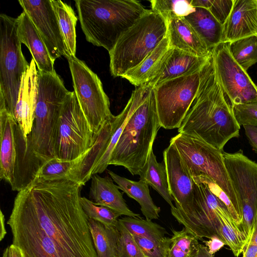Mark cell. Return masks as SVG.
I'll return each mask as SVG.
<instances>
[{"label":"cell","mask_w":257,"mask_h":257,"mask_svg":"<svg viewBox=\"0 0 257 257\" xmlns=\"http://www.w3.org/2000/svg\"><path fill=\"white\" fill-rule=\"evenodd\" d=\"M80 184L34 179L18 192L7 224L23 257H98Z\"/></svg>","instance_id":"6da1fadb"},{"label":"cell","mask_w":257,"mask_h":257,"mask_svg":"<svg viewBox=\"0 0 257 257\" xmlns=\"http://www.w3.org/2000/svg\"><path fill=\"white\" fill-rule=\"evenodd\" d=\"M240 126L218 81L211 53L202 69L196 96L178 133L199 139L222 151L230 140L238 137Z\"/></svg>","instance_id":"7a4b0ae2"},{"label":"cell","mask_w":257,"mask_h":257,"mask_svg":"<svg viewBox=\"0 0 257 257\" xmlns=\"http://www.w3.org/2000/svg\"><path fill=\"white\" fill-rule=\"evenodd\" d=\"M127 102L130 113L108 164L122 166L132 175L140 176L161 127L154 88L138 86Z\"/></svg>","instance_id":"3957f363"},{"label":"cell","mask_w":257,"mask_h":257,"mask_svg":"<svg viewBox=\"0 0 257 257\" xmlns=\"http://www.w3.org/2000/svg\"><path fill=\"white\" fill-rule=\"evenodd\" d=\"M86 40L109 53L120 37L148 11L136 0H76Z\"/></svg>","instance_id":"277c9868"},{"label":"cell","mask_w":257,"mask_h":257,"mask_svg":"<svg viewBox=\"0 0 257 257\" xmlns=\"http://www.w3.org/2000/svg\"><path fill=\"white\" fill-rule=\"evenodd\" d=\"M38 96L34 119L27 137L30 158L41 166L55 158L54 144L59 118L65 100L70 93L56 71H38Z\"/></svg>","instance_id":"5b68a950"},{"label":"cell","mask_w":257,"mask_h":257,"mask_svg":"<svg viewBox=\"0 0 257 257\" xmlns=\"http://www.w3.org/2000/svg\"><path fill=\"white\" fill-rule=\"evenodd\" d=\"M167 33L166 20L159 14L148 10L109 53L111 75L121 77L139 65L167 36Z\"/></svg>","instance_id":"8992f818"},{"label":"cell","mask_w":257,"mask_h":257,"mask_svg":"<svg viewBox=\"0 0 257 257\" xmlns=\"http://www.w3.org/2000/svg\"><path fill=\"white\" fill-rule=\"evenodd\" d=\"M170 143L177 149L192 177L204 176L226 195L241 223L240 201L231 184L222 151L196 138L178 133Z\"/></svg>","instance_id":"52a82bcc"},{"label":"cell","mask_w":257,"mask_h":257,"mask_svg":"<svg viewBox=\"0 0 257 257\" xmlns=\"http://www.w3.org/2000/svg\"><path fill=\"white\" fill-rule=\"evenodd\" d=\"M17 28V18L0 15V96L12 114L22 76L30 65L22 53Z\"/></svg>","instance_id":"ba28073f"},{"label":"cell","mask_w":257,"mask_h":257,"mask_svg":"<svg viewBox=\"0 0 257 257\" xmlns=\"http://www.w3.org/2000/svg\"><path fill=\"white\" fill-rule=\"evenodd\" d=\"M98 134L91 130L74 92L70 91L64 102L58 122L55 158L63 161L78 158L92 147Z\"/></svg>","instance_id":"9c48e42d"},{"label":"cell","mask_w":257,"mask_h":257,"mask_svg":"<svg viewBox=\"0 0 257 257\" xmlns=\"http://www.w3.org/2000/svg\"><path fill=\"white\" fill-rule=\"evenodd\" d=\"M72 76L74 92L92 132L97 134L114 115L109 100L97 75L76 56L66 57Z\"/></svg>","instance_id":"30bf717a"},{"label":"cell","mask_w":257,"mask_h":257,"mask_svg":"<svg viewBox=\"0 0 257 257\" xmlns=\"http://www.w3.org/2000/svg\"><path fill=\"white\" fill-rule=\"evenodd\" d=\"M202 68L193 74L166 81L154 87L161 127L171 130L180 126L196 96Z\"/></svg>","instance_id":"8fae6325"},{"label":"cell","mask_w":257,"mask_h":257,"mask_svg":"<svg viewBox=\"0 0 257 257\" xmlns=\"http://www.w3.org/2000/svg\"><path fill=\"white\" fill-rule=\"evenodd\" d=\"M192 178L194 182L193 214L184 215L178 211L175 206L171 207V213L198 239L218 236L217 214L227 207L215 192L208 178L203 175Z\"/></svg>","instance_id":"7c38bea8"},{"label":"cell","mask_w":257,"mask_h":257,"mask_svg":"<svg viewBox=\"0 0 257 257\" xmlns=\"http://www.w3.org/2000/svg\"><path fill=\"white\" fill-rule=\"evenodd\" d=\"M223 156L231 184L241 203L242 229L248 242L257 211V163L241 150L234 153L223 152Z\"/></svg>","instance_id":"4fadbf2b"},{"label":"cell","mask_w":257,"mask_h":257,"mask_svg":"<svg viewBox=\"0 0 257 257\" xmlns=\"http://www.w3.org/2000/svg\"><path fill=\"white\" fill-rule=\"evenodd\" d=\"M211 52L218 81L232 106L257 100V85L232 57L229 43L221 42Z\"/></svg>","instance_id":"5bb4252c"},{"label":"cell","mask_w":257,"mask_h":257,"mask_svg":"<svg viewBox=\"0 0 257 257\" xmlns=\"http://www.w3.org/2000/svg\"><path fill=\"white\" fill-rule=\"evenodd\" d=\"M21 6L38 31L53 61L67 52L51 0H19Z\"/></svg>","instance_id":"9a60e30c"},{"label":"cell","mask_w":257,"mask_h":257,"mask_svg":"<svg viewBox=\"0 0 257 257\" xmlns=\"http://www.w3.org/2000/svg\"><path fill=\"white\" fill-rule=\"evenodd\" d=\"M170 193L176 209L189 216L194 212V182L176 148L171 144L163 152Z\"/></svg>","instance_id":"2e32d148"},{"label":"cell","mask_w":257,"mask_h":257,"mask_svg":"<svg viewBox=\"0 0 257 257\" xmlns=\"http://www.w3.org/2000/svg\"><path fill=\"white\" fill-rule=\"evenodd\" d=\"M32 58L22 76L13 115L25 136L30 134L34 119L38 96V70Z\"/></svg>","instance_id":"e0dca14e"},{"label":"cell","mask_w":257,"mask_h":257,"mask_svg":"<svg viewBox=\"0 0 257 257\" xmlns=\"http://www.w3.org/2000/svg\"><path fill=\"white\" fill-rule=\"evenodd\" d=\"M17 123L0 96V179L12 187L15 181L17 151L16 128Z\"/></svg>","instance_id":"ac0fdd59"},{"label":"cell","mask_w":257,"mask_h":257,"mask_svg":"<svg viewBox=\"0 0 257 257\" xmlns=\"http://www.w3.org/2000/svg\"><path fill=\"white\" fill-rule=\"evenodd\" d=\"M252 36H257V0H234L223 25L222 42L231 43Z\"/></svg>","instance_id":"d6986e66"},{"label":"cell","mask_w":257,"mask_h":257,"mask_svg":"<svg viewBox=\"0 0 257 257\" xmlns=\"http://www.w3.org/2000/svg\"><path fill=\"white\" fill-rule=\"evenodd\" d=\"M211 55L198 56L170 47L156 75L146 84L154 88L166 81L196 73L203 67Z\"/></svg>","instance_id":"ffe728a7"},{"label":"cell","mask_w":257,"mask_h":257,"mask_svg":"<svg viewBox=\"0 0 257 257\" xmlns=\"http://www.w3.org/2000/svg\"><path fill=\"white\" fill-rule=\"evenodd\" d=\"M17 19L20 41L29 50L38 70L45 73L55 72L54 61L51 58L38 31L28 14L23 11Z\"/></svg>","instance_id":"44dd1931"},{"label":"cell","mask_w":257,"mask_h":257,"mask_svg":"<svg viewBox=\"0 0 257 257\" xmlns=\"http://www.w3.org/2000/svg\"><path fill=\"white\" fill-rule=\"evenodd\" d=\"M166 21L170 48L198 56L211 55V52L184 18H174Z\"/></svg>","instance_id":"7402d4cb"},{"label":"cell","mask_w":257,"mask_h":257,"mask_svg":"<svg viewBox=\"0 0 257 257\" xmlns=\"http://www.w3.org/2000/svg\"><path fill=\"white\" fill-rule=\"evenodd\" d=\"M91 179L89 198L95 204L106 207L121 215L140 217V214L130 209L118 186L114 184L111 177L94 174Z\"/></svg>","instance_id":"603a6c76"},{"label":"cell","mask_w":257,"mask_h":257,"mask_svg":"<svg viewBox=\"0 0 257 257\" xmlns=\"http://www.w3.org/2000/svg\"><path fill=\"white\" fill-rule=\"evenodd\" d=\"M108 173L119 189L140 204L143 214L148 220L159 217L160 208L154 202L150 193L149 185L144 180L133 181L108 170Z\"/></svg>","instance_id":"cb8c5ba5"},{"label":"cell","mask_w":257,"mask_h":257,"mask_svg":"<svg viewBox=\"0 0 257 257\" xmlns=\"http://www.w3.org/2000/svg\"><path fill=\"white\" fill-rule=\"evenodd\" d=\"M210 51L222 42L223 25L207 9L196 8L184 17Z\"/></svg>","instance_id":"d4e9b609"},{"label":"cell","mask_w":257,"mask_h":257,"mask_svg":"<svg viewBox=\"0 0 257 257\" xmlns=\"http://www.w3.org/2000/svg\"><path fill=\"white\" fill-rule=\"evenodd\" d=\"M169 49V40L166 36L139 65L127 71L121 77L137 87L148 83L156 75Z\"/></svg>","instance_id":"484cf974"},{"label":"cell","mask_w":257,"mask_h":257,"mask_svg":"<svg viewBox=\"0 0 257 257\" xmlns=\"http://www.w3.org/2000/svg\"><path fill=\"white\" fill-rule=\"evenodd\" d=\"M87 152L72 161H63L54 158L45 162L37 171L34 179L39 181L66 180L82 185V163Z\"/></svg>","instance_id":"4316f807"},{"label":"cell","mask_w":257,"mask_h":257,"mask_svg":"<svg viewBox=\"0 0 257 257\" xmlns=\"http://www.w3.org/2000/svg\"><path fill=\"white\" fill-rule=\"evenodd\" d=\"M218 236L227 245L236 257L242 253L248 243L247 236L232 219L227 208L217 214Z\"/></svg>","instance_id":"83f0119b"},{"label":"cell","mask_w":257,"mask_h":257,"mask_svg":"<svg viewBox=\"0 0 257 257\" xmlns=\"http://www.w3.org/2000/svg\"><path fill=\"white\" fill-rule=\"evenodd\" d=\"M140 179L145 181L155 189L170 205L174 206L173 198L168 186L167 175L164 162L159 163L153 150L151 152L147 163L140 175Z\"/></svg>","instance_id":"f1b7e54d"},{"label":"cell","mask_w":257,"mask_h":257,"mask_svg":"<svg viewBox=\"0 0 257 257\" xmlns=\"http://www.w3.org/2000/svg\"><path fill=\"white\" fill-rule=\"evenodd\" d=\"M88 224L98 257H117L118 230L89 219Z\"/></svg>","instance_id":"f546056e"},{"label":"cell","mask_w":257,"mask_h":257,"mask_svg":"<svg viewBox=\"0 0 257 257\" xmlns=\"http://www.w3.org/2000/svg\"><path fill=\"white\" fill-rule=\"evenodd\" d=\"M51 2L58 19L66 50L67 57L75 56L76 26L78 18L72 8L68 4L60 0H51Z\"/></svg>","instance_id":"4dcf8cb0"},{"label":"cell","mask_w":257,"mask_h":257,"mask_svg":"<svg viewBox=\"0 0 257 257\" xmlns=\"http://www.w3.org/2000/svg\"><path fill=\"white\" fill-rule=\"evenodd\" d=\"M230 52L235 61L245 71L257 63V36L229 43Z\"/></svg>","instance_id":"1f68e13d"},{"label":"cell","mask_w":257,"mask_h":257,"mask_svg":"<svg viewBox=\"0 0 257 257\" xmlns=\"http://www.w3.org/2000/svg\"><path fill=\"white\" fill-rule=\"evenodd\" d=\"M173 233L166 257H193L200 244L198 238L185 227Z\"/></svg>","instance_id":"d6a6232c"},{"label":"cell","mask_w":257,"mask_h":257,"mask_svg":"<svg viewBox=\"0 0 257 257\" xmlns=\"http://www.w3.org/2000/svg\"><path fill=\"white\" fill-rule=\"evenodd\" d=\"M118 221L133 235L153 239H161L167 233L165 229L151 220L141 217L126 216Z\"/></svg>","instance_id":"836d02e7"},{"label":"cell","mask_w":257,"mask_h":257,"mask_svg":"<svg viewBox=\"0 0 257 257\" xmlns=\"http://www.w3.org/2000/svg\"><path fill=\"white\" fill-rule=\"evenodd\" d=\"M152 10L161 15L166 21L174 18H184L195 8L191 1L152 0Z\"/></svg>","instance_id":"e575fe53"},{"label":"cell","mask_w":257,"mask_h":257,"mask_svg":"<svg viewBox=\"0 0 257 257\" xmlns=\"http://www.w3.org/2000/svg\"><path fill=\"white\" fill-rule=\"evenodd\" d=\"M80 203L89 219L97 221L106 226L116 227L121 215L106 207L97 205L85 197H80Z\"/></svg>","instance_id":"d590c367"},{"label":"cell","mask_w":257,"mask_h":257,"mask_svg":"<svg viewBox=\"0 0 257 257\" xmlns=\"http://www.w3.org/2000/svg\"><path fill=\"white\" fill-rule=\"evenodd\" d=\"M118 230L117 257H145L135 238L119 221Z\"/></svg>","instance_id":"8d00e7d4"},{"label":"cell","mask_w":257,"mask_h":257,"mask_svg":"<svg viewBox=\"0 0 257 257\" xmlns=\"http://www.w3.org/2000/svg\"><path fill=\"white\" fill-rule=\"evenodd\" d=\"M145 257H166L171 238L153 239L133 235Z\"/></svg>","instance_id":"74e56055"},{"label":"cell","mask_w":257,"mask_h":257,"mask_svg":"<svg viewBox=\"0 0 257 257\" xmlns=\"http://www.w3.org/2000/svg\"><path fill=\"white\" fill-rule=\"evenodd\" d=\"M233 110L240 125L257 127V100L234 105Z\"/></svg>","instance_id":"f35d334b"},{"label":"cell","mask_w":257,"mask_h":257,"mask_svg":"<svg viewBox=\"0 0 257 257\" xmlns=\"http://www.w3.org/2000/svg\"><path fill=\"white\" fill-rule=\"evenodd\" d=\"M234 0H212L208 9L217 21L224 25L233 6Z\"/></svg>","instance_id":"ab89813d"},{"label":"cell","mask_w":257,"mask_h":257,"mask_svg":"<svg viewBox=\"0 0 257 257\" xmlns=\"http://www.w3.org/2000/svg\"><path fill=\"white\" fill-rule=\"evenodd\" d=\"M207 247L209 251L212 254L220 250L225 243L217 236H213L209 238L208 240H203Z\"/></svg>","instance_id":"60d3db41"},{"label":"cell","mask_w":257,"mask_h":257,"mask_svg":"<svg viewBox=\"0 0 257 257\" xmlns=\"http://www.w3.org/2000/svg\"><path fill=\"white\" fill-rule=\"evenodd\" d=\"M245 134L252 149L257 153V127L243 126Z\"/></svg>","instance_id":"b9f144b4"},{"label":"cell","mask_w":257,"mask_h":257,"mask_svg":"<svg viewBox=\"0 0 257 257\" xmlns=\"http://www.w3.org/2000/svg\"><path fill=\"white\" fill-rule=\"evenodd\" d=\"M242 257H257V245L247 243L242 252Z\"/></svg>","instance_id":"7bdbcfd3"},{"label":"cell","mask_w":257,"mask_h":257,"mask_svg":"<svg viewBox=\"0 0 257 257\" xmlns=\"http://www.w3.org/2000/svg\"><path fill=\"white\" fill-rule=\"evenodd\" d=\"M193 257H214V255L209 251L206 246L199 244Z\"/></svg>","instance_id":"ee69618b"},{"label":"cell","mask_w":257,"mask_h":257,"mask_svg":"<svg viewBox=\"0 0 257 257\" xmlns=\"http://www.w3.org/2000/svg\"><path fill=\"white\" fill-rule=\"evenodd\" d=\"M212 0H191V5L194 8H202L208 9L211 5Z\"/></svg>","instance_id":"f6af8a7d"},{"label":"cell","mask_w":257,"mask_h":257,"mask_svg":"<svg viewBox=\"0 0 257 257\" xmlns=\"http://www.w3.org/2000/svg\"><path fill=\"white\" fill-rule=\"evenodd\" d=\"M247 243L257 245V211L253 224L251 236Z\"/></svg>","instance_id":"bcb514c9"},{"label":"cell","mask_w":257,"mask_h":257,"mask_svg":"<svg viewBox=\"0 0 257 257\" xmlns=\"http://www.w3.org/2000/svg\"><path fill=\"white\" fill-rule=\"evenodd\" d=\"M9 257H23L20 248L12 244L9 246Z\"/></svg>","instance_id":"7dc6e473"},{"label":"cell","mask_w":257,"mask_h":257,"mask_svg":"<svg viewBox=\"0 0 257 257\" xmlns=\"http://www.w3.org/2000/svg\"><path fill=\"white\" fill-rule=\"evenodd\" d=\"M5 216L3 213L2 210H1V215H0V221H1V235H0V240H2L5 236L7 231L5 229Z\"/></svg>","instance_id":"c3c4849f"},{"label":"cell","mask_w":257,"mask_h":257,"mask_svg":"<svg viewBox=\"0 0 257 257\" xmlns=\"http://www.w3.org/2000/svg\"><path fill=\"white\" fill-rule=\"evenodd\" d=\"M2 257H9V246H8L4 250Z\"/></svg>","instance_id":"681fc988"}]
</instances>
